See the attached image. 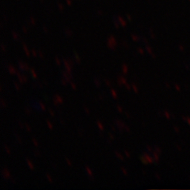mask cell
Listing matches in <instances>:
<instances>
[{"instance_id":"7c38bea8","label":"cell","mask_w":190,"mask_h":190,"mask_svg":"<svg viewBox=\"0 0 190 190\" xmlns=\"http://www.w3.org/2000/svg\"><path fill=\"white\" fill-rule=\"evenodd\" d=\"M131 86H132V89H133V91L135 93H138L139 92V90H138V87L136 86V85L135 83H132V85H131Z\"/></svg>"},{"instance_id":"8fae6325","label":"cell","mask_w":190,"mask_h":190,"mask_svg":"<svg viewBox=\"0 0 190 190\" xmlns=\"http://www.w3.org/2000/svg\"><path fill=\"white\" fill-rule=\"evenodd\" d=\"M30 72H31L32 75H33V78L34 79H37V75H36V74L35 73V71H34V69H33V68L30 69Z\"/></svg>"},{"instance_id":"277c9868","label":"cell","mask_w":190,"mask_h":190,"mask_svg":"<svg viewBox=\"0 0 190 190\" xmlns=\"http://www.w3.org/2000/svg\"><path fill=\"white\" fill-rule=\"evenodd\" d=\"M26 163H27L28 166H29V167H30L32 170H34L33 164V163H32L31 162H30V161L28 159V158H26Z\"/></svg>"},{"instance_id":"1f68e13d","label":"cell","mask_w":190,"mask_h":190,"mask_svg":"<svg viewBox=\"0 0 190 190\" xmlns=\"http://www.w3.org/2000/svg\"><path fill=\"white\" fill-rule=\"evenodd\" d=\"M14 86H15L16 89H17V91H19V90H20V86H18V83H16V82H14Z\"/></svg>"},{"instance_id":"ee69618b","label":"cell","mask_w":190,"mask_h":190,"mask_svg":"<svg viewBox=\"0 0 190 190\" xmlns=\"http://www.w3.org/2000/svg\"><path fill=\"white\" fill-rule=\"evenodd\" d=\"M49 113L50 114L52 115V117H54V113H53V111H52V109H49Z\"/></svg>"},{"instance_id":"836d02e7","label":"cell","mask_w":190,"mask_h":190,"mask_svg":"<svg viewBox=\"0 0 190 190\" xmlns=\"http://www.w3.org/2000/svg\"><path fill=\"white\" fill-rule=\"evenodd\" d=\"M23 80H24V82H28L27 77H25V75H23Z\"/></svg>"},{"instance_id":"9c48e42d","label":"cell","mask_w":190,"mask_h":190,"mask_svg":"<svg viewBox=\"0 0 190 190\" xmlns=\"http://www.w3.org/2000/svg\"><path fill=\"white\" fill-rule=\"evenodd\" d=\"M97 126H98V128H100V130H102V131H103V130H104V127H103V125H102V123H101V121H99V120H97Z\"/></svg>"},{"instance_id":"4dcf8cb0","label":"cell","mask_w":190,"mask_h":190,"mask_svg":"<svg viewBox=\"0 0 190 190\" xmlns=\"http://www.w3.org/2000/svg\"><path fill=\"white\" fill-rule=\"evenodd\" d=\"M5 149H6V151H7V154H10V151L9 148L7 147V146H5Z\"/></svg>"},{"instance_id":"f35d334b","label":"cell","mask_w":190,"mask_h":190,"mask_svg":"<svg viewBox=\"0 0 190 190\" xmlns=\"http://www.w3.org/2000/svg\"><path fill=\"white\" fill-rule=\"evenodd\" d=\"M38 54H39V56H40V57H41V58H43V57H44V55L42 54V52H41V51H39V52H38Z\"/></svg>"},{"instance_id":"9a60e30c","label":"cell","mask_w":190,"mask_h":190,"mask_svg":"<svg viewBox=\"0 0 190 190\" xmlns=\"http://www.w3.org/2000/svg\"><path fill=\"white\" fill-rule=\"evenodd\" d=\"M23 48H24V50H25V54H26V56H30V52L28 51L27 47H26V45H25V44H23Z\"/></svg>"},{"instance_id":"60d3db41","label":"cell","mask_w":190,"mask_h":190,"mask_svg":"<svg viewBox=\"0 0 190 190\" xmlns=\"http://www.w3.org/2000/svg\"><path fill=\"white\" fill-rule=\"evenodd\" d=\"M125 129L126 130V131H128V132H130V131H130V129H129L128 127L126 126V125L125 126Z\"/></svg>"},{"instance_id":"d590c367","label":"cell","mask_w":190,"mask_h":190,"mask_svg":"<svg viewBox=\"0 0 190 190\" xmlns=\"http://www.w3.org/2000/svg\"><path fill=\"white\" fill-rule=\"evenodd\" d=\"M125 154H126V156L128 157V158H130V157H131V156H130V154L128 153V151H125Z\"/></svg>"},{"instance_id":"8992f818","label":"cell","mask_w":190,"mask_h":190,"mask_svg":"<svg viewBox=\"0 0 190 190\" xmlns=\"http://www.w3.org/2000/svg\"><path fill=\"white\" fill-rule=\"evenodd\" d=\"M140 160H141V162H142V163H144V164H147V163H148V162H147V158H146V156H145L144 154H143V156L140 157Z\"/></svg>"},{"instance_id":"74e56055","label":"cell","mask_w":190,"mask_h":190,"mask_svg":"<svg viewBox=\"0 0 190 190\" xmlns=\"http://www.w3.org/2000/svg\"><path fill=\"white\" fill-rule=\"evenodd\" d=\"M154 158H155V160H156V162H158V155H157V154L156 153H155V152H154Z\"/></svg>"},{"instance_id":"d6a6232c","label":"cell","mask_w":190,"mask_h":190,"mask_svg":"<svg viewBox=\"0 0 190 190\" xmlns=\"http://www.w3.org/2000/svg\"><path fill=\"white\" fill-rule=\"evenodd\" d=\"M40 105H41V109H43V110H45V105H44L42 104L41 102H40Z\"/></svg>"},{"instance_id":"f6af8a7d","label":"cell","mask_w":190,"mask_h":190,"mask_svg":"<svg viewBox=\"0 0 190 190\" xmlns=\"http://www.w3.org/2000/svg\"><path fill=\"white\" fill-rule=\"evenodd\" d=\"M84 109H85V111H86V113H87V114H90V111L88 110V109H87L86 107H84Z\"/></svg>"},{"instance_id":"ffe728a7","label":"cell","mask_w":190,"mask_h":190,"mask_svg":"<svg viewBox=\"0 0 190 190\" xmlns=\"http://www.w3.org/2000/svg\"><path fill=\"white\" fill-rule=\"evenodd\" d=\"M46 177H47V178H48V181H50V182H52V177L50 176L49 174H46Z\"/></svg>"},{"instance_id":"5bb4252c","label":"cell","mask_w":190,"mask_h":190,"mask_svg":"<svg viewBox=\"0 0 190 190\" xmlns=\"http://www.w3.org/2000/svg\"><path fill=\"white\" fill-rule=\"evenodd\" d=\"M115 154L117 155V158H119V159H120L121 161H124V158H123L122 155H121V154H120V153H119V152L115 151Z\"/></svg>"},{"instance_id":"5b68a950","label":"cell","mask_w":190,"mask_h":190,"mask_svg":"<svg viewBox=\"0 0 190 190\" xmlns=\"http://www.w3.org/2000/svg\"><path fill=\"white\" fill-rule=\"evenodd\" d=\"M122 71H123V73H124V74H127V73H128V66H127L125 63L122 65Z\"/></svg>"},{"instance_id":"d4e9b609","label":"cell","mask_w":190,"mask_h":190,"mask_svg":"<svg viewBox=\"0 0 190 190\" xmlns=\"http://www.w3.org/2000/svg\"><path fill=\"white\" fill-rule=\"evenodd\" d=\"M66 161H67V163H68V164L69 166H71L72 165V163H71V162L70 160H69V158H66Z\"/></svg>"},{"instance_id":"f907efd6","label":"cell","mask_w":190,"mask_h":190,"mask_svg":"<svg viewBox=\"0 0 190 190\" xmlns=\"http://www.w3.org/2000/svg\"><path fill=\"white\" fill-rule=\"evenodd\" d=\"M62 84H63V85H66V81H65V80H62Z\"/></svg>"},{"instance_id":"d6986e66","label":"cell","mask_w":190,"mask_h":190,"mask_svg":"<svg viewBox=\"0 0 190 190\" xmlns=\"http://www.w3.org/2000/svg\"><path fill=\"white\" fill-rule=\"evenodd\" d=\"M32 140H33V142L34 143V145H35V146H36V147H38V142H37V141H36V140L35 138H33L32 139Z\"/></svg>"},{"instance_id":"bcb514c9","label":"cell","mask_w":190,"mask_h":190,"mask_svg":"<svg viewBox=\"0 0 190 190\" xmlns=\"http://www.w3.org/2000/svg\"><path fill=\"white\" fill-rule=\"evenodd\" d=\"M109 136H110V138H111V140H114V136H113V134L109 133Z\"/></svg>"},{"instance_id":"8d00e7d4","label":"cell","mask_w":190,"mask_h":190,"mask_svg":"<svg viewBox=\"0 0 190 190\" xmlns=\"http://www.w3.org/2000/svg\"><path fill=\"white\" fill-rule=\"evenodd\" d=\"M125 86H126V88L128 89V91H131V87H130V86H129L128 84L127 83L126 85H125Z\"/></svg>"},{"instance_id":"44dd1931","label":"cell","mask_w":190,"mask_h":190,"mask_svg":"<svg viewBox=\"0 0 190 190\" xmlns=\"http://www.w3.org/2000/svg\"><path fill=\"white\" fill-rule=\"evenodd\" d=\"M120 79H121V82H122V84H125V85H126V84H127L126 79H125V78H123V77H120Z\"/></svg>"},{"instance_id":"484cf974","label":"cell","mask_w":190,"mask_h":190,"mask_svg":"<svg viewBox=\"0 0 190 190\" xmlns=\"http://www.w3.org/2000/svg\"><path fill=\"white\" fill-rule=\"evenodd\" d=\"M31 52H32V54H33V57H36V51H35V50H32L31 51Z\"/></svg>"},{"instance_id":"2e32d148","label":"cell","mask_w":190,"mask_h":190,"mask_svg":"<svg viewBox=\"0 0 190 190\" xmlns=\"http://www.w3.org/2000/svg\"><path fill=\"white\" fill-rule=\"evenodd\" d=\"M63 75H64V77H65V79H67V81L70 82L71 77H69V75H68V74H66V72H64V71L63 72Z\"/></svg>"},{"instance_id":"83f0119b","label":"cell","mask_w":190,"mask_h":190,"mask_svg":"<svg viewBox=\"0 0 190 190\" xmlns=\"http://www.w3.org/2000/svg\"><path fill=\"white\" fill-rule=\"evenodd\" d=\"M25 126H26V128H27L28 131H29V132H30V131H31V128H30V125H28V124H25Z\"/></svg>"},{"instance_id":"3957f363","label":"cell","mask_w":190,"mask_h":190,"mask_svg":"<svg viewBox=\"0 0 190 190\" xmlns=\"http://www.w3.org/2000/svg\"><path fill=\"white\" fill-rule=\"evenodd\" d=\"M55 98L57 100V102H59V104H63V100L60 96H59L58 94L55 95Z\"/></svg>"},{"instance_id":"7dc6e473","label":"cell","mask_w":190,"mask_h":190,"mask_svg":"<svg viewBox=\"0 0 190 190\" xmlns=\"http://www.w3.org/2000/svg\"><path fill=\"white\" fill-rule=\"evenodd\" d=\"M1 48H2V52H5V51H6V49H5V48H4V46H3V45H1Z\"/></svg>"},{"instance_id":"603a6c76","label":"cell","mask_w":190,"mask_h":190,"mask_svg":"<svg viewBox=\"0 0 190 190\" xmlns=\"http://www.w3.org/2000/svg\"><path fill=\"white\" fill-rule=\"evenodd\" d=\"M47 124H48V128H49L50 129H52V123H50L49 120H48V121H47Z\"/></svg>"},{"instance_id":"30bf717a","label":"cell","mask_w":190,"mask_h":190,"mask_svg":"<svg viewBox=\"0 0 190 190\" xmlns=\"http://www.w3.org/2000/svg\"><path fill=\"white\" fill-rule=\"evenodd\" d=\"M18 65H19V68H20L21 70H22V71H25V63H22V62H19V63H18Z\"/></svg>"},{"instance_id":"e0dca14e","label":"cell","mask_w":190,"mask_h":190,"mask_svg":"<svg viewBox=\"0 0 190 190\" xmlns=\"http://www.w3.org/2000/svg\"><path fill=\"white\" fill-rule=\"evenodd\" d=\"M75 59H76V61H77L78 63H81V59L79 58V56H78L77 53H75Z\"/></svg>"},{"instance_id":"c3c4849f","label":"cell","mask_w":190,"mask_h":190,"mask_svg":"<svg viewBox=\"0 0 190 190\" xmlns=\"http://www.w3.org/2000/svg\"><path fill=\"white\" fill-rule=\"evenodd\" d=\"M105 83H106V85H108V86H110V83H109V81H107V80H105Z\"/></svg>"},{"instance_id":"f1b7e54d","label":"cell","mask_w":190,"mask_h":190,"mask_svg":"<svg viewBox=\"0 0 190 190\" xmlns=\"http://www.w3.org/2000/svg\"><path fill=\"white\" fill-rule=\"evenodd\" d=\"M137 51H138L139 53H140V54H142V55L144 53V52H143V50H142V48H138V50H137Z\"/></svg>"},{"instance_id":"ab89813d","label":"cell","mask_w":190,"mask_h":190,"mask_svg":"<svg viewBox=\"0 0 190 190\" xmlns=\"http://www.w3.org/2000/svg\"><path fill=\"white\" fill-rule=\"evenodd\" d=\"M56 63L58 64V65H60V62H59V59H58L57 57H56Z\"/></svg>"},{"instance_id":"f546056e","label":"cell","mask_w":190,"mask_h":190,"mask_svg":"<svg viewBox=\"0 0 190 190\" xmlns=\"http://www.w3.org/2000/svg\"><path fill=\"white\" fill-rule=\"evenodd\" d=\"M146 49L147 50V52H149V53H151V48L149 46H146Z\"/></svg>"},{"instance_id":"4316f807","label":"cell","mask_w":190,"mask_h":190,"mask_svg":"<svg viewBox=\"0 0 190 190\" xmlns=\"http://www.w3.org/2000/svg\"><path fill=\"white\" fill-rule=\"evenodd\" d=\"M1 104H2V107H6V106H7V104L5 103V102L2 99L1 100Z\"/></svg>"},{"instance_id":"4fadbf2b","label":"cell","mask_w":190,"mask_h":190,"mask_svg":"<svg viewBox=\"0 0 190 190\" xmlns=\"http://www.w3.org/2000/svg\"><path fill=\"white\" fill-rule=\"evenodd\" d=\"M86 172H87V174H88L91 177H92V171H91V168L89 167L88 166H86Z\"/></svg>"},{"instance_id":"7bdbcfd3","label":"cell","mask_w":190,"mask_h":190,"mask_svg":"<svg viewBox=\"0 0 190 190\" xmlns=\"http://www.w3.org/2000/svg\"><path fill=\"white\" fill-rule=\"evenodd\" d=\"M132 39H133L134 41H139L140 40V38H138V37H136V36H132Z\"/></svg>"},{"instance_id":"816d5d0a","label":"cell","mask_w":190,"mask_h":190,"mask_svg":"<svg viewBox=\"0 0 190 190\" xmlns=\"http://www.w3.org/2000/svg\"><path fill=\"white\" fill-rule=\"evenodd\" d=\"M126 117H129V115H128V113H126Z\"/></svg>"},{"instance_id":"681fc988","label":"cell","mask_w":190,"mask_h":190,"mask_svg":"<svg viewBox=\"0 0 190 190\" xmlns=\"http://www.w3.org/2000/svg\"><path fill=\"white\" fill-rule=\"evenodd\" d=\"M147 150H148V151H151V147H149V146H147Z\"/></svg>"},{"instance_id":"ac0fdd59","label":"cell","mask_w":190,"mask_h":190,"mask_svg":"<svg viewBox=\"0 0 190 190\" xmlns=\"http://www.w3.org/2000/svg\"><path fill=\"white\" fill-rule=\"evenodd\" d=\"M94 82H95V84H96V86H97V87H99V86H101V82H100L99 80H97V79H95Z\"/></svg>"},{"instance_id":"52a82bcc","label":"cell","mask_w":190,"mask_h":190,"mask_svg":"<svg viewBox=\"0 0 190 190\" xmlns=\"http://www.w3.org/2000/svg\"><path fill=\"white\" fill-rule=\"evenodd\" d=\"M111 93H112V96H113V98L117 99V92H116L113 89H111Z\"/></svg>"},{"instance_id":"6da1fadb","label":"cell","mask_w":190,"mask_h":190,"mask_svg":"<svg viewBox=\"0 0 190 190\" xmlns=\"http://www.w3.org/2000/svg\"><path fill=\"white\" fill-rule=\"evenodd\" d=\"M2 175H3V177L4 178H10V174L9 170L4 168L3 170H2Z\"/></svg>"},{"instance_id":"e575fe53","label":"cell","mask_w":190,"mask_h":190,"mask_svg":"<svg viewBox=\"0 0 190 190\" xmlns=\"http://www.w3.org/2000/svg\"><path fill=\"white\" fill-rule=\"evenodd\" d=\"M25 71L30 70V68H29V66H28V64H26V63H25Z\"/></svg>"},{"instance_id":"7a4b0ae2","label":"cell","mask_w":190,"mask_h":190,"mask_svg":"<svg viewBox=\"0 0 190 190\" xmlns=\"http://www.w3.org/2000/svg\"><path fill=\"white\" fill-rule=\"evenodd\" d=\"M8 70H9V72L10 73L11 75H14V74H15V73L17 72V71H16V70H15V68H14V67H13V66H11V65L8 66Z\"/></svg>"},{"instance_id":"cb8c5ba5","label":"cell","mask_w":190,"mask_h":190,"mask_svg":"<svg viewBox=\"0 0 190 190\" xmlns=\"http://www.w3.org/2000/svg\"><path fill=\"white\" fill-rule=\"evenodd\" d=\"M71 87H72L74 90H76V86H75V84L74 83V82H71Z\"/></svg>"},{"instance_id":"b9f144b4","label":"cell","mask_w":190,"mask_h":190,"mask_svg":"<svg viewBox=\"0 0 190 190\" xmlns=\"http://www.w3.org/2000/svg\"><path fill=\"white\" fill-rule=\"evenodd\" d=\"M117 109H118V111L120 112V113H122V108H121V107L119 106V105H118V106H117Z\"/></svg>"},{"instance_id":"ba28073f","label":"cell","mask_w":190,"mask_h":190,"mask_svg":"<svg viewBox=\"0 0 190 190\" xmlns=\"http://www.w3.org/2000/svg\"><path fill=\"white\" fill-rule=\"evenodd\" d=\"M144 155L146 156V158H147V162H148V163H153V159H152V158H151V157H150L149 155H148V154L145 153Z\"/></svg>"},{"instance_id":"7402d4cb","label":"cell","mask_w":190,"mask_h":190,"mask_svg":"<svg viewBox=\"0 0 190 190\" xmlns=\"http://www.w3.org/2000/svg\"><path fill=\"white\" fill-rule=\"evenodd\" d=\"M120 170H122V172H123V174H125V175H127V174H128V172H127V170H125V169L124 167L120 168Z\"/></svg>"}]
</instances>
